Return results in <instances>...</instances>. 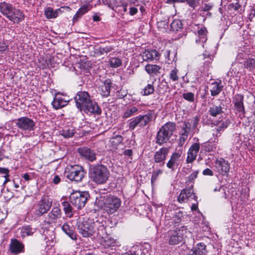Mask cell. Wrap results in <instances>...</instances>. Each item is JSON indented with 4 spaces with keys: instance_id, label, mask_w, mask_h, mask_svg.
Here are the masks:
<instances>
[{
    "instance_id": "cell-1",
    "label": "cell",
    "mask_w": 255,
    "mask_h": 255,
    "mask_svg": "<svg viewBox=\"0 0 255 255\" xmlns=\"http://www.w3.org/2000/svg\"><path fill=\"white\" fill-rule=\"evenodd\" d=\"M77 107L79 109L84 112L99 115L101 110L97 102L91 99V96L86 91H79L75 97Z\"/></svg>"
},
{
    "instance_id": "cell-2",
    "label": "cell",
    "mask_w": 255,
    "mask_h": 255,
    "mask_svg": "<svg viewBox=\"0 0 255 255\" xmlns=\"http://www.w3.org/2000/svg\"><path fill=\"white\" fill-rule=\"evenodd\" d=\"M0 10L2 14L15 24H19L25 18L23 11L5 2L0 4Z\"/></svg>"
},
{
    "instance_id": "cell-3",
    "label": "cell",
    "mask_w": 255,
    "mask_h": 255,
    "mask_svg": "<svg viewBox=\"0 0 255 255\" xmlns=\"http://www.w3.org/2000/svg\"><path fill=\"white\" fill-rule=\"evenodd\" d=\"M121 204V202L120 199L113 196L100 198L97 201L98 206L109 214L117 211L120 207Z\"/></svg>"
},
{
    "instance_id": "cell-4",
    "label": "cell",
    "mask_w": 255,
    "mask_h": 255,
    "mask_svg": "<svg viewBox=\"0 0 255 255\" xmlns=\"http://www.w3.org/2000/svg\"><path fill=\"white\" fill-rule=\"evenodd\" d=\"M89 176L92 180L98 184H103L108 180L110 173L105 166H93L90 170Z\"/></svg>"
},
{
    "instance_id": "cell-5",
    "label": "cell",
    "mask_w": 255,
    "mask_h": 255,
    "mask_svg": "<svg viewBox=\"0 0 255 255\" xmlns=\"http://www.w3.org/2000/svg\"><path fill=\"white\" fill-rule=\"evenodd\" d=\"M176 130L175 124L169 122L160 129L157 134V142L159 145L166 143L169 140Z\"/></svg>"
},
{
    "instance_id": "cell-6",
    "label": "cell",
    "mask_w": 255,
    "mask_h": 255,
    "mask_svg": "<svg viewBox=\"0 0 255 255\" xmlns=\"http://www.w3.org/2000/svg\"><path fill=\"white\" fill-rule=\"evenodd\" d=\"M65 174L72 181L80 182L85 176V171L81 166L78 165L69 166L65 170Z\"/></svg>"
},
{
    "instance_id": "cell-7",
    "label": "cell",
    "mask_w": 255,
    "mask_h": 255,
    "mask_svg": "<svg viewBox=\"0 0 255 255\" xmlns=\"http://www.w3.org/2000/svg\"><path fill=\"white\" fill-rule=\"evenodd\" d=\"M89 197V194L87 192L77 191L71 194L70 199L76 208L81 209L84 207Z\"/></svg>"
},
{
    "instance_id": "cell-8",
    "label": "cell",
    "mask_w": 255,
    "mask_h": 255,
    "mask_svg": "<svg viewBox=\"0 0 255 255\" xmlns=\"http://www.w3.org/2000/svg\"><path fill=\"white\" fill-rule=\"evenodd\" d=\"M66 96L60 92L55 93L54 99L52 102L53 107L56 110L60 109L66 106L70 102L69 99H67Z\"/></svg>"
},
{
    "instance_id": "cell-9",
    "label": "cell",
    "mask_w": 255,
    "mask_h": 255,
    "mask_svg": "<svg viewBox=\"0 0 255 255\" xmlns=\"http://www.w3.org/2000/svg\"><path fill=\"white\" fill-rule=\"evenodd\" d=\"M78 229L84 237H89L94 233L93 223L91 221H80L78 223Z\"/></svg>"
},
{
    "instance_id": "cell-10",
    "label": "cell",
    "mask_w": 255,
    "mask_h": 255,
    "mask_svg": "<svg viewBox=\"0 0 255 255\" xmlns=\"http://www.w3.org/2000/svg\"><path fill=\"white\" fill-rule=\"evenodd\" d=\"M71 9L68 7H63L60 9L54 10L51 7L46 8L44 10V15L47 19L56 18L65 11H70Z\"/></svg>"
},
{
    "instance_id": "cell-11",
    "label": "cell",
    "mask_w": 255,
    "mask_h": 255,
    "mask_svg": "<svg viewBox=\"0 0 255 255\" xmlns=\"http://www.w3.org/2000/svg\"><path fill=\"white\" fill-rule=\"evenodd\" d=\"M216 167L219 173L223 175L228 174L230 169V166L228 161L221 158L216 161Z\"/></svg>"
},
{
    "instance_id": "cell-12",
    "label": "cell",
    "mask_w": 255,
    "mask_h": 255,
    "mask_svg": "<svg viewBox=\"0 0 255 255\" xmlns=\"http://www.w3.org/2000/svg\"><path fill=\"white\" fill-rule=\"evenodd\" d=\"M152 117V116L150 114H149L145 116L137 117L131 122L130 124V127L131 129H134L140 123H142L143 125H147L148 122H150Z\"/></svg>"
},
{
    "instance_id": "cell-13",
    "label": "cell",
    "mask_w": 255,
    "mask_h": 255,
    "mask_svg": "<svg viewBox=\"0 0 255 255\" xmlns=\"http://www.w3.org/2000/svg\"><path fill=\"white\" fill-rule=\"evenodd\" d=\"M17 125L20 128L24 130H31L34 127V123L31 119L23 117L18 119Z\"/></svg>"
},
{
    "instance_id": "cell-14",
    "label": "cell",
    "mask_w": 255,
    "mask_h": 255,
    "mask_svg": "<svg viewBox=\"0 0 255 255\" xmlns=\"http://www.w3.org/2000/svg\"><path fill=\"white\" fill-rule=\"evenodd\" d=\"M200 146L199 143L194 144L191 146L189 150L187 158V163H192L196 159L197 153L199 150Z\"/></svg>"
},
{
    "instance_id": "cell-15",
    "label": "cell",
    "mask_w": 255,
    "mask_h": 255,
    "mask_svg": "<svg viewBox=\"0 0 255 255\" xmlns=\"http://www.w3.org/2000/svg\"><path fill=\"white\" fill-rule=\"evenodd\" d=\"M142 58L144 61H153L159 60L160 54L156 50H147L143 53Z\"/></svg>"
},
{
    "instance_id": "cell-16",
    "label": "cell",
    "mask_w": 255,
    "mask_h": 255,
    "mask_svg": "<svg viewBox=\"0 0 255 255\" xmlns=\"http://www.w3.org/2000/svg\"><path fill=\"white\" fill-rule=\"evenodd\" d=\"M78 152L82 157L91 162L96 159V155L94 152L87 147H81L78 149Z\"/></svg>"
},
{
    "instance_id": "cell-17",
    "label": "cell",
    "mask_w": 255,
    "mask_h": 255,
    "mask_svg": "<svg viewBox=\"0 0 255 255\" xmlns=\"http://www.w3.org/2000/svg\"><path fill=\"white\" fill-rule=\"evenodd\" d=\"M24 249V247L21 242L15 239L12 240L10 245V249L11 252L15 254H19L23 251Z\"/></svg>"
},
{
    "instance_id": "cell-18",
    "label": "cell",
    "mask_w": 255,
    "mask_h": 255,
    "mask_svg": "<svg viewBox=\"0 0 255 255\" xmlns=\"http://www.w3.org/2000/svg\"><path fill=\"white\" fill-rule=\"evenodd\" d=\"M206 246L203 243H199L191 250L188 255H206Z\"/></svg>"
},
{
    "instance_id": "cell-19",
    "label": "cell",
    "mask_w": 255,
    "mask_h": 255,
    "mask_svg": "<svg viewBox=\"0 0 255 255\" xmlns=\"http://www.w3.org/2000/svg\"><path fill=\"white\" fill-rule=\"evenodd\" d=\"M243 96L242 95H237L235 96L234 97V105L236 109L238 112L245 114V109H244V104H243Z\"/></svg>"
},
{
    "instance_id": "cell-20",
    "label": "cell",
    "mask_w": 255,
    "mask_h": 255,
    "mask_svg": "<svg viewBox=\"0 0 255 255\" xmlns=\"http://www.w3.org/2000/svg\"><path fill=\"white\" fill-rule=\"evenodd\" d=\"M169 149L163 147L156 153L155 156V160L156 163H160L165 160L169 153Z\"/></svg>"
},
{
    "instance_id": "cell-21",
    "label": "cell",
    "mask_w": 255,
    "mask_h": 255,
    "mask_svg": "<svg viewBox=\"0 0 255 255\" xmlns=\"http://www.w3.org/2000/svg\"><path fill=\"white\" fill-rule=\"evenodd\" d=\"M52 201L49 199H43L40 203L39 205V211L41 214H44L50 208Z\"/></svg>"
},
{
    "instance_id": "cell-22",
    "label": "cell",
    "mask_w": 255,
    "mask_h": 255,
    "mask_svg": "<svg viewBox=\"0 0 255 255\" xmlns=\"http://www.w3.org/2000/svg\"><path fill=\"white\" fill-rule=\"evenodd\" d=\"M193 190L191 188L185 189L182 190L179 196V201L180 203L186 202L189 200L192 194Z\"/></svg>"
},
{
    "instance_id": "cell-23",
    "label": "cell",
    "mask_w": 255,
    "mask_h": 255,
    "mask_svg": "<svg viewBox=\"0 0 255 255\" xmlns=\"http://www.w3.org/2000/svg\"><path fill=\"white\" fill-rule=\"evenodd\" d=\"M112 82L110 80H107L104 82V85L101 89V95L104 97H107L110 94Z\"/></svg>"
},
{
    "instance_id": "cell-24",
    "label": "cell",
    "mask_w": 255,
    "mask_h": 255,
    "mask_svg": "<svg viewBox=\"0 0 255 255\" xmlns=\"http://www.w3.org/2000/svg\"><path fill=\"white\" fill-rule=\"evenodd\" d=\"M189 129H190V125L188 123L185 124L184 126H183V128L180 140H179V146H182L184 142L187 139V136H188L189 131Z\"/></svg>"
},
{
    "instance_id": "cell-25",
    "label": "cell",
    "mask_w": 255,
    "mask_h": 255,
    "mask_svg": "<svg viewBox=\"0 0 255 255\" xmlns=\"http://www.w3.org/2000/svg\"><path fill=\"white\" fill-rule=\"evenodd\" d=\"M90 9H91V7L89 5H83L82 7H81L74 17L73 20V23L77 21L78 19L81 17L85 13H86L87 11H89Z\"/></svg>"
},
{
    "instance_id": "cell-26",
    "label": "cell",
    "mask_w": 255,
    "mask_h": 255,
    "mask_svg": "<svg viewBox=\"0 0 255 255\" xmlns=\"http://www.w3.org/2000/svg\"><path fill=\"white\" fill-rule=\"evenodd\" d=\"M213 87L211 90V95L213 96H215L218 95L223 89V86L221 84V81L215 82L213 84Z\"/></svg>"
},
{
    "instance_id": "cell-27",
    "label": "cell",
    "mask_w": 255,
    "mask_h": 255,
    "mask_svg": "<svg viewBox=\"0 0 255 255\" xmlns=\"http://www.w3.org/2000/svg\"><path fill=\"white\" fill-rule=\"evenodd\" d=\"M63 230L64 232L69 236L70 238H72L73 239L76 240L77 239L76 235L74 232V231L69 227V226L67 224H65L63 226Z\"/></svg>"
},
{
    "instance_id": "cell-28",
    "label": "cell",
    "mask_w": 255,
    "mask_h": 255,
    "mask_svg": "<svg viewBox=\"0 0 255 255\" xmlns=\"http://www.w3.org/2000/svg\"><path fill=\"white\" fill-rule=\"evenodd\" d=\"M171 27L174 31H179L183 28L182 23L180 20H174L171 24Z\"/></svg>"
},
{
    "instance_id": "cell-29",
    "label": "cell",
    "mask_w": 255,
    "mask_h": 255,
    "mask_svg": "<svg viewBox=\"0 0 255 255\" xmlns=\"http://www.w3.org/2000/svg\"><path fill=\"white\" fill-rule=\"evenodd\" d=\"M160 70V67L156 65L148 64L146 66V70L148 73H156Z\"/></svg>"
},
{
    "instance_id": "cell-30",
    "label": "cell",
    "mask_w": 255,
    "mask_h": 255,
    "mask_svg": "<svg viewBox=\"0 0 255 255\" xmlns=\"http://www.w3.org/2000/svg\"><path fill=\"white\" fill-rule=\"evenodd\" d=\"M210 113L212 116L216 117L217 115L223 113V111L221 107L215 106L211 108V109L210 110Z\"/></svg>"
},
{
    "instance_id": "cell-31",
    "label": "cell",
    "mask_w": 255,
    "mask_h": 255,
    "mask_svg": "<svg viewBox=\"0 0 255 255\" xmlns=\"http://www.w3.org/2000/svg\"><path fill=\"white\" fill-rule=\"evenodd\" d=\"M182 240V237L178 233L173 235L169 240V243L171 245H176L179 244Z\"/></svg>"
},
{
    "instance_id": "cell-32",
    "label": "cell",
    "mask_w": 255,
    "mask_h": 255,
    "mask_svg": "<svg viewBox=\"0 0 255 255\" xmlns=\"http://www.w3.org/2000/svg\"><path fill=\"white\" fill-rule=\"evenodd\" d=\"M122 61L119 58H112L110 61V65L112 68H117L122 65Z\"/></svg>"
},
{
    "instance_id": "cell-33",
    "label": "cell",
    "mask_w": 255,
    "mask_h": 255,
    "mask_svg": "<svg viewBox=\"0 0 255 255\" xmlns=\"http://www.w3.org/2000/svg\"><path fill=\"white\" fill-rule=\"evenodd\" d=\"M179 157H180V155L177 153H174L172 156L170 160L169 161V163H167V167L170 168V169L173 167L174 163H176V162L177 161V160L179 158Z\"/></svg>"
},
{
    "instance_id": "cell-34",
    "label": "cell",
    "mask_w": 255,
    "mask_h": 255,
    "mask_svg": "<svg viewBox=\"0 0 255 255\" xmlns=\"http://www.w3.org/2000/svg\"><path fill=\"white\" fill-rule=\"evenodd\" d=\"M63 205L64 211H65V213L66 214L67 216L68 217L72 216H73L72 208H71V206L69 204V203L65 201V202H64Z\"/></svg>"
},
{
    "instance_id": "cell-35",
    "label": "cell",
    "mask_w": 255,
    "mask_h": 255,
    "mask_svg": "<svg viewBox=\"0 0 255 255\" xmlns=\"http://www.w3.org/2000/svg\"><path fill=\"white\" fill-rule=\"evenodd\" d=\"M154 92V88L153 85H148L144 90L143 94L145 96L150 95Z\"/></svg>"
},
{
    "instance_id": "cell-36",
    "label": "cell",
    "mask_w": 255,
    "mask_h": 255,
    "mask_svg": "<svg viewBox=\"0 0 255 255\" xmlns=\"http://www.w3.org/2000/svg\"><path fill=\"white\" fill-rule=\"evenodd\" d=\"M246 66L248 69H252L255 67V60L253 59H249L247 60Z\"/></svg>"
},
{
    "instance_id": "cell-37",
    "label": "cell",
    "mask_w": 255,
    "mask_h": 255,
    "mask_svg": "<svg viewBox=\"0 0 255 255\" xmlns=\"http://www.w3.org/2000/svg\"><path fill=\"white\" fill-rule=\"evenodd\" d=\"M137 111V109L136 107H133V108H131L130 109L126 112L124 115V117L127 118L128 117L130 116L131 115H133L134 113H135Z\"/></svg>"
},
{
    "instance_id": "cell-38",
    "label": "cell",
    "mask_w": 255,
    "mask_h": 255,
    "mask_svg": "<svg viewBox=\"0 0 255 255\" xmlns=\"http://www.w3.org/2000/svg\"><path fill=\"white\" fill-rule=\"evenodd\" d=\"M183 98L189 101L193 102L194 101V95L192 93H187L183 94Z\"/></svg>"
},
{
    "instance_id": "cell-39",
    "label": "cell",
    "mask_w": 255,
    "mask_h": 255,
    "mask_svg": "<svg viewBox=\"0 0 255 255\" xmlns=\"http://www.w3.org/2000/svg\"><path fill=\"white\" fill-rule=\"evenodd\" d=\"M170 78H172V79L176 81L178 79V76H177V71L176 70H173L172 73H170Z\"/></svg>"
},
{
    "instance_id": "cell-40",
    "label": "cell",
    "mask_w": 255,
    "mask_h": 255,
    "mask_svg": "<svg viewBox=\"0 0 255 255\" xmlns=\"http://www.w3.org/2000/svg\"><path fill=\"white\" fill-rule=\"evenodd\" d=\"M60 213H61L60 210L59 209L56 208L53 210V212L51 213V214L53 215H54L56 218L57 216L58 217H60Z\"/></svg>"
},
{
    "instance_id": "cell-41",
    "label": "cell",
    "mask_w": 255,
    "mask_h": 255,
    "mask_svg": "<svg viewBox=\"0 0 255 255\" xmlns=\"http://www.w3.org/2000/svg\"><path fill=\"white\" fill-rule=\"evenodd\" d=\"M203 174L205 176H213V172L211 169H207L204 170Z\"/></svg>"
},
{
    "instance_id": "cell-42",
    "label": "cell",
    "mask_w": 255,
    "mask_h": 255,
    "mask_svg": "<svg viewBox=\"0 0 255 255\" xmlns=\"http://www.w3.org/2000/svg\"><path fill=\"white\" fill-rule=\"evenodd\" d=\"M206 30L205 28H201L199 31V34L200 36H205L206 34Z\"/></svg>"
},
{
    "instance_id": "cell-43",
    "label": "cell",
    "mask_w": 255,
    "mask_h": 255,
    "mask_svg": "<svg viewBox=\"0 0 255 255\" xmlns=\"http://www.w3.org/2000/svg\"><path fill=\"white\" fill-rule=\"evenodd\" d=\"M137 13V8H136L135 7H132L131 8L130 13V15L131 16L135 15Z\"/></svg>"
},
{
    "instance_id": "cell-44",
    "label": "cell",
    "mask_w": 255,
    "mask_h": 255,
    "mask_svg": "<svg viewBox=\"0 0 255 255\" xmlns=\"http://www.w3.org/2000/svg\"><path fill=\"white\" fill-rule=\"evenodd\" d=\"M255 16V7H254L253 8L252 10V11L251 12V15H250V20L252 19L254 17V16Z\"/></svg>"
},
{
    "instance_id": "cell-45",
    "label": "cell",
    "mask_w": 255,
    "mask_h": 255,
    "mask_svg": "<svg viewBox=\"0 0 255 255\" xmlns=\"http://www.w3.org/2000/svg\"><path fill=\"white\" fill-rule=\"evenodd\" d=\"M93 18L94 21H100L101 20L100 16H98V15H95L93 16Z\"/></svg>"
},
{
    "instance_id": "cell-46",
    "label": "cell",
    "mask_w": 255,
    "mask_h": 255,
    "mask_svg": "<svg viewBox=\"0 0 255 255\" xmlns=\"http://www.w3.org/2000/svg\"><path fill=\"white\" fill-rule=\"evenodd\" d=\"M232 6L233 8L235 10H238L241 7L238 4H234L232 5Z\"/></svg>"
},
{
    "instance_id": "cell-47",
    "label": "cell",
    "mask_w": 255,
    "mask_h": 255,
    "mask_svg": "<svg viewBox=\"0 0 255 255\" xmlns=\"http://www.w3.org/2000/svg\"><path fill=\"white\" fill-rule=\"evenodd\" d=\"M125 155H126V156H131L132 155V150H127L126 152H125Z\"/></svg>"
},
{
    "instance_id": "cell-48",
    "label": "cell",
    "mask_w": 255,
    "mask_h": 255,
    "mask_svg": "<svg viewBox=\"0 0 255 255\" xmlns=\"http://www.w3.org/2000/svg\"><path fill=\"white\" fill-rule=\"evenodd\" d=\"M60 177H58V176H56V177H55V179H54V182L56 184L60 182Z\"/></svg>"
},
{
    "instance_id": "cell-49",
    "label": "cell",
    "mask_w": 255,
    "mask_h": 255,
    "mask_svg": "<svg viewBox=\"0 0 255 255\" xmlns=\"http://www.w3.org/2000/svg\"><path fill=\"white\" fill-rule=\"evenodd\" d=\"M211 6H209V5H206L205 6V9H204V11H208V10H210L211 9Z\"/></svg>"
},
{
    "instance_id": "cell-50",
    "label": "cell",
    "mask_w": 255,
    "mask_h": 255,
    "mask_svg": "<svg viewBox=\"0 0 255 255\" xmlns=\"http://www.w3.org/2000/svg\"><path fill=\"white\" fill-rule=\"evenodd\" d=\"M133 255V254H124V255Z\"/></svg>"
}]
</instances>
